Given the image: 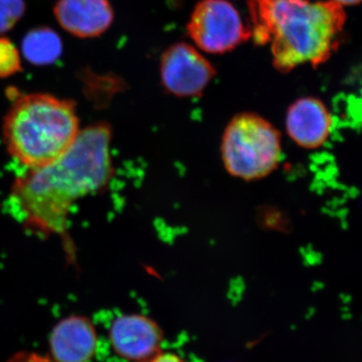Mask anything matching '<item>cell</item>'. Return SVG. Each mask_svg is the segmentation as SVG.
Here are the masks:
<instances>
[{"label":"cell","instance_id":"4","mask_svg":"<svg viewBox=\"0 0 362 362\" xmlns=\"http://www.w3.org/2000/svg\"><path fill=\"white\" fill-rule=\"evenodd\" d=\"M221 158L226 173L238 180L268 177L280 165L283 146L280 131L252 112L233 116L221 141Z\"/></svg>","mask_w":362,"mask_h":362},{"label":"cell","instance_id":"11","mask_svg":"<svg viewBox=\"0 0 362 362\" xmlns=\"http://www.w3.org/2000/svg\"><path fill=\"white\" fill-rule=\"evenodd\" d=\"M21 49L25 58L33 65L47 66L56 63L62 56L63 44L58 33L42 26L26 33Z\"/></svg>","mask_w":362,"mask_h":362},{"label":"cell","instance_id":"8","mask_svg":"<svg viewBox=\"0 0 362 362\" xmlns=\"http://www.w3.org/2000/svg\"><path fill=\"white\" fill-rule=\"evenodd\" d=\"M286 132L301 148H320L329 139L333 118L318 98L303 97L290 105L286 113Z\"/></svg>","mask_w":362,"mask_h":362},{"label":"cell","instance_id":"12","mask_svg":"<svg viewBox=\"0 0 362 362\" xmlns=\"http://www.w3.org/2000/svg\"><path fill=\"white\" fill-rule=\"evenodd\" d=\"M20 71V52L11 40L0 37V78L11 77Z\"/></svg>","mask_w":362,"mask_h":362},{"label":"cell","instance_id":"5","mask_svg":"<svg viewBox=\"0 0 362 362\" xmlns=\"http://www.w3.org/2000/svg\"><path fill=\"white\" fill-rule=\"evenodd\" d=\"M195 47L207 54H226L251 39L238 9L228 0H201L187 26Z\"/></svg>","mask_w":362,"mask_h":362},{"label":"cell","instance_id":"13","mask_svg":"<svg viewBox=\"0 0 362 362\" xmlns=\"http://www.w3.org/2000/svg\"><path fill=\"white\" fill-rule=\"evenodd\" d=\"M25 11V0H0V33L11 30Z\"/></svg>","mask_w":362,"mask_h":362},{"label":"cell","instance_id":"10","mask_svg":"<svg viewBox=\"0 0 362 362\" xmlns=\"http://www.w3.org/2000/svg\"><path fill=\"white\" fill-rule=\"evenodd\" d=\"M54 16L66 32L82 39L99 37L114 21L108 0H59Z\"/></svg>","mask_w":362,"mask_h":362},{"label":"cell","instance_id":"2","mask_svg":"<svg viewBox=\"0 0 362 362\" xmlns=\"http://www.w3.org/2000/svg\"><path fill=\"white\" fill-rule=\"evenodd\" d=\"M257 45H271L274 66L289 73L322 65L339 47L346 13L333 0H249Z\"/></svg>","mask_w":362,"mask_h":362},{"label":"cell","instance_id":"6","mask_svg":"<svg viewBox=\"0 0 362 362\" xmlns=\"http://www.w3.org/2000/svg\"><path fill=\"white\" fill-rule=\"evenodd\" d=\"M216 75L211 62L197 47L187 42L170 45L162 54V85L173 96H202Z\"/></svg>","mask_w":362,"mask_h":362},{"label":"cell","instance_id":"16","mask_svg":"<svg viewBox=\"0 0 362 362\" xmlns=\"http://www.w3.org/2000/svg\"><path fill=\"white\" fill-rule=\"evenodd\" d=\"M333 1L337 2V4H340L341 6H356V4H358L361 2V0H333Z\"/></svg>","mask_w":362,"mask_h":362},{"label":"cell","instance_id":"3","mask_svg":"<svg viewBox=\"0 0 362 362\" xmlns=\"http://www.w3.org/2000/svg\"><path fill=\"white\" fill-rule=\"evenodd\" d=\"M78 132L75 103L47 94L18 98L4 122L9 154L28 169L42 168L63 156Z\"/></svg>","mask_w":362,"mask_h":362},{"label":"cell","instance_id":"14","mask_svg":"<svg viewBox=\"0 0 362 362\" xmlns=\"http://www.w3.org/2000/svg\"><path fill=\"white\" fill-rule=\"evenodd\" d=\"M7 362H54L51 357L33 351H21L13 354Z\"/></svg>","mask_w":362,"mask_h":362},{"label":"cell","instance_id":"1","mask_svg":"<svg viewBox=\"0 0 362 362\" xmlns=\"http://www.w3.org/2000/svg\"><path fill=\"white\" fill-rule=\"evenodd\" d=\"M111 140L108 123L90 125L80 130L63 156L16 178L11 202L28 230L66 239L73 204L103 189L113 176Z\"/></svg>","mask_w":362,"mask_h":362},{"label":"cell","instance_id":"15","mask_svg":"<svg viewBox=\"0 0 362 362\" xmlns=\"http://www.w3.org/2000/svg\"><path fill=\"white\" fill-rule=\"evenodd\" d=\"M144 362H185L183 361L182 357L178 354H173V352H159L157 356L152 357L149 361Z\"/></svg>","mask_w":362,"mask_h":362},{"label":"cell","instance_id":"9","mask_svg":"<svg viewBox=\"0 0 362 362\" xmlns=\"http://www.w3.org/2000/svg\"><path fill=\"white\" fill-rule=\"evenodd\" d=\"M49 345L54 362H90L97 351V331L87 317H66L54 326Z\"/></svg>","mask_w":362,"mask_h":362},{"label":"cell","instance_id":"7","mask_svg":"<svg viewBox=\"0 0 362 362\" xmlns=\"http://www.w3.org/2000/svg\"><path fill=\"white\" fill-rule=\"evenodd\" d=\"M109 338L117 356L130 362H144L162 351L164 333L148 316L123 314L112 322Z\"/></svg>","mask_w":362,"mask_h":362}]
</instances>
